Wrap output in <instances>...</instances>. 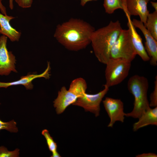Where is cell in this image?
<instances>
[{
    "label": "cell",
    "mask_w": 157,
    "mask_h": 157,
    "mask_svg": "<svg viewBox=\"0 0 157 157\" xmlns=\"http://www.w3.org/2000/svg\"><path fill=\"white\" fill-rule=\"evenodd\" d=\"M145 27L152 36L157 40V11L148 15Z\"/></svg>",
    "instance_id": "17"
},
{
    "label": "cell",
    "mask_w": 157,
    "mask_h": 157,
    "mask_svg": "<svg viewBox=\"0 0 157 157\" xmlns=\"http://www.w3.org/2000/svg\"><path fill=\"white\" fill-rule=\"evenodd\" d=\"M104 87L103 90L95 94H88L85 92L72 105L82 107L86 112L94 113L96 117L98 116L100 110L101 102L109 90V88L106 85Z\"/></svg>",
    "instance_id": "7"
},
{
    "label": "cell",
    "mask_w": 157,
    "mask_h": 157,
    "mask_svg": "<svg viewBox=\"0 0 157 157\" xmlns=\"http://www.w3.org/2000/svg\"><path fill=\"white\" fill-rule=\"evenodd\" d=\"M95 30L87 22L72 18L58 25L54 36L67 49L77 51L85 48L91 43Z\"/></svg>",
    "instance_id": "1"
},
{
    "label": "cell",
    "mask_w": 157,
    "mask_h": 157,
    "mask_svg": "<svg viewBox=\"0 0 157 157\" xmlns=\"http://www.w3.org/2000/svg\"><path fill=\"white\" fill-rule=\"evenodd\" d=\"M7 37H0V75L7 76L12 72H17L15 64L16 60L11 51L7 48Z\"/></svg>",
    "instance_id": "8"
},
{
    "label": "cell",
    "mask_w": 157,
    "mask_h": 157,
    "mask_svg": "<svg viewBox=\"0 0 157 157\" xmlns=\"http://www.w3.org/2000/svg\"><path fill=\"white\" fill-rule=\"evenodd\" d=\"M105 65V85L109 88L119 84L126 78L131 62L124 59L110 58Z\"/></svg>",
    "instance_id": "5"
},
{
    "label": "cell",
    "mask_w": 157,
    "mask_h": 157,
    "mask_svg": "<svg viewBox=\"0 0 157 157\" xmlns=\"http://www.w3.org/2000/svg\"><path fill=\"white\" fill-rule=\"evenodd\" d=\"M152 6L154 8L155 10L157 11V3L154 1H151L150 2Z\"/></svg>",
    "instance_id": "26"
},
{
    "label": "cell",
    "mask_w": 157,
    "mask_h": 157,
    "mask_svg": "<svg viewBox=\"0 0 157 157\" xmlns=\"http://www.w3.org/2000/svg\"><path fill=\"white\" fill-rule=\"evenodd\" d=\"M138 121L133 125V130L136 131L139 129L149 125H157V106L150 108L144 112L138 118Z\"/></svg>",
    "instance_id": "15"
},
{
    "label": "cell",
    "mask_w": 157,
    "mask_h": 157,
    "mask_svg": "<svg viewBox=\"0 0 157 157\" xmlns=\"http://www.w3.org/2000/svg\"><path fill=\"white\" fill-rule=\"evenodd\" d=\"M86 82L83 78H78L71 82L68 90L62 87L58 93L53 102V106L58 114L63 113L69 105L83 95L87 88Z\"/></svg>",
    "instance_id": "4"
},
{
    "label": "cell",
    "mask_w": 157,
    "mask_h": 157,
    "mask_svg": "<svg viewBox=\"0 0 157 157\" xmlns=\"http://www.w3.org/2000/svg\"><path fill=\"white\" fill-rule=\"evenodd\" d=\"M149 87L148 80L144 76L135 75L130 78L127 88L134 97V107L131 112L125 113V116L138 119L150 108L147 97Z\"/></svg>",
    "instance_id": "3"
},
{
    "label": "cell",
    "mask_w": 157,
    "mask_h": 157,
    "mask_svg": "<svg viewBox=\"0 0 157 157\" xmlns=\"http://www.w3.org/2000/svg\"><path fill=\"white\" fill-rule=\"evenodd\" d=\"M150 107L157 106V77L156 76L154 81V90L150 96Z\"/></svg>",
    "instance_id": "21"
},
{
    "label": "cell",
    "mask_w": 157,
    "mask_h": 157,
    "mask_svg": "<svg viewBox=\"0 0 157 157\" xmlns=\"http://www.w3.org/2000/svg\"><path fill=\"white\" fill-rule=\"evenodd\" d=\"M136 55L129 29H122L111 49L110 58L124 59L131 62Z\"/></svg>",
    "instance_id": "6"
},
{
    "label": "cell",
    "mask_w": 157,
    "mask_h": 157,
    "mask_svg": "<svg viewBox=\"0 0 157 157\" xmlns=\"http://www.w3.org/2000/svg\"><path fill=\"white\" fill-rule=\"evenodd\" d=\"M13 0H9V7L11 9H12L13 8Z\"/></svg>",
    "instance_id": "28"
},
{
    "label": "cell",
    "mask_w": 157,
    "mask_h": 157,
    "mask_svg": "<svg viewBox=\"0 0 157 157\" xmlns=\"http://www.w3.org/2000/svg\"><path fill=\"white\" fill-rule=\"evenodd\" d=\"M80 1L81 5L82 6H84L86 3L90 1H92L97 0H80Z\"/></svg>",
    "instance_id": "25"
},
{
    "label": "cell",
    "mask_w": 157,
    "mask_h": 157,
    "mask_svg": "<svg viewBox=\"0 0 157 157\" xmlns=\"http://www.w3.org/2000/svg\"><path fill=\"white\" fill-rule=\"evenodd\" d=\"M51 157H61L60 155L57 151L52 153V155Z\"/></svg>",
    "instance_id": "27"
},
{
    "label": "cell",
    "mask_w": 157,
    "mask_h": 157,
    "mask_svg": "<svg viewBox=\"0 0 157 157\" xmlns=\"http://www.w3.org/2000/svg\"><path fill=\"white\" fill-rule=\"evenodd\" d=\"M19 149L16 148L12 151H9L7 148L4 146H0V157H19Z\"/></svg>",
    "instance_id": "20"
},
{
    "label": "cell",
    "mask_w": 157,
    "mask_h": 157,
    "mask_svg": "<svg viewBox=\"0 0 157 157\" xmlns=\"http://www.w3.org/2000/svg\"><path fill=\"white\" fill-rule=\"evenodd\" d=\"M122 29L119 21H111L93 32L91 43L95 55L100 63L106 64L109 60L111 49Z\"/></svg>",
    "instance_id": "2"
},
{
    "label": "cell",
    "mask_w": 157,
    "mask_h": 157,
    "mask_svg": "<svg viewBox=\"0 0 157 157\" xmlns=\"http://www.w3.org/2000/svg\"><path fill=\"white\" fill-rule=\"evenodd\" d=\"M126 17L128 19L127 26L130 32L132 43L136 54L144 61L150 60V58L143 44L142 39L133 24L130 17Z\"/></svg>",
    "instance_id": "13"
},
{
    "label": "cell",
    "mask_w": 157,
    "mask_h": 157,
    "mask_svg": "<svg viewBox=\"0 0 157 157\" xmlns=\"http://www.w3.org/2000/svg\"><path fill=\"white\" fill-rule=\"evenodd\" d=\"M2 0H0V10L2 13L4 15H7L5 7L3 5Z\"/></svg>",
    "instance_id": "24"
},
{
    "label": "cell",
    "mask_w": 157,
    "mask_h": 157,
    "mask_svg": "<svg viewBox=\"0 0 157 157\" xmlns=\"http://www.w3.org/2000/svg\"><path fill=\"white\" fill-rule=\"evenodd\" d=\"M137 157H157V155L154 153H143L138 154L136 156Z\"/></svg>",
    "instance_id": "23"
},
{
    "label": "cell",
    "mask_w": 157,
    "mask_h": 157,
    "mask_svg": "<svg viewBox=\"0 0 157 157\" xmlns=\"http://www.w3.org/2000/svg\"><path fill=\"white\" fill-rule=\"evenodd\" d=\"M15 18L0 13V34L8 37L12 42L18 41L21 35V33L12 27L10 23Z\"/></svg>",
    "instance_id": "14"
},
{
    "label": "cell",
    "mask_w": 157,
    "mask_h": 157,
    "mask_svg": "<svg viewBox=\"0 0 157 157\" xmlns=\"http://www.w3.org/2000/svg\"><path fill=\"white\" fill-rule=\"evenodd\" d=\"M13 1L14 0H13ZM18 5L23 8H28L31 7L33 0H15Z\"/></svg>",
    "instance_id": "22"
},
{
    "label": "cell",
    "mask_w": 157,
    "mask_h": 157,
    "mask_svg": "<svg viewBox=\"0 0 157 157\" xmlns=\"http://www.w3.org/2000/svg\"><path fill=\"white\" fill-rule=\"evenodd\" d=\"M103 6L108 14H112L116 10L120 9L124 11L126 16H130L127 10L126 0H104Z\"/></svg>",
    "instance_id": "16"
},
{
    "label": "cell",
    "mask_w": 157,
    "mask_h": 157,
    "mask_svg": "<svg viewBox=\"0 0 157 157\" xmlns=\"http://www.w3.org/2000/svg\"></svg>",
    "instance_id": "30"
},
{
    "label": "cell",
    "mask_w": 157,
    "mask_h": 157,
    "mask_svg": "<svg viewBox=\"0 0 157 157\" xmlns=\"http://www.w3.org/2000/svg\"><path fill=\"white\" fill-rule=\"evenodd\" d=\"M103 103L110 121L108 126L112 127L116 121L123 122L125 113L124 111V104L119 99L106 97Z\"/></svg>",
    "instance_id": "9"
},
{
    "label": "cell",
    "mask_w": 157,
    "mask_h": 157,
    "mask_svg": "<svg viewBox=\"0 0 157 157\" xmlns=\"http://www.w3.org/2000/svg\"><path fill=\"white\" fill-rule=\"evenodd\" d=\"M16 125L17 123L14 120L4 122L0 119V130L5 129L11 133H16L18 131Z\"/></svg>",
    "instance_id": "19"
},
{
    "label": "cell",
    "mask_w": 157,
    "mask_h": 157,
    "mask_svg": "<svg viewBox=\"0 0 157 157\" xmlns=\"http://www.w3.org/2000/svg\"><path fill=\"white\" fill-rule=\"evenodd\" d=\"M153 0L155 1V0Z\"/></svg>",
    "instance_id": "29"
},
{
    "label": "cell",
    "mask_w": 157,
    "mask_h": 157,
    "mask_svg": "<svg viewBox=\"0 0 157 157\" xmlns=\"http://www.w3.org/2000/svg\"><path fill=\"white\" fill-rule=\"evenodd\" d=\"M150 0H126V6L129 15L138 16L140 20L145 25L148 15L147 4Z\"/></svg>",
    "instance_id": "12"
},
{
    "label": "cell",
    "mask_w": 157,
    "mask_h": 157,
    "mask_svg": "<svg viewBox=\"0 0 157 157\" xmlns=\"http://www.w3.org/2000/svg\"><path fill=\"white\" fill-rule=\"evenodd\" d=\"M42 134L46 139L47 144L49 149L52 153L57 151V146L56 143L54 141L53 138L51 137L48 131L45 129L42 132Z\"/></svg>",
    "instance_id": "18"
},
{
    "label": "cell",
    "mask_w": 157,
    "mask_h": 157,
    "mask_svg": "<svg viewBox=\"0 0 157 157\" xmlns=\"http://www.w3.org/2000/svg\"><path fill=\"white\" fill-rule=\"evenodd\" d=\"M50 69V63L48 62L47 68L42 74H28L26 76H21L19 80L11 82H0V88H6L10 86L20 85L24 86L27 90H31L33 87L32 81L34 79L41 77H43L46 79L49 78L50 76L49 73Z\"/></svg>",
    "instance_id": "11"
},
{
    "label": "cell",
    "mask_w": 157,
    "mask_h": 157,
    "mask_svg": "<svg viewBox=\"0 0 157 157\" xmlns=\"http://www.w3.org/2000/svg\"><path fill=\"white\" fill-rule=\"evenodd\" d=\"M133 24L135 28L139 29L143 33L145 38V48L149 56L151 65L156 66L157 65V40L152 36L140 20L133 19Z\"/></svg>",
    "instance_id": "10"
}]
</instances>
